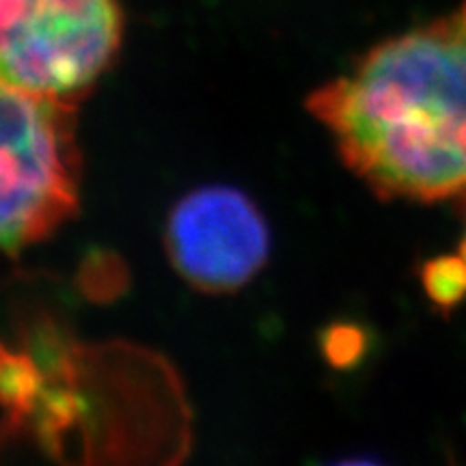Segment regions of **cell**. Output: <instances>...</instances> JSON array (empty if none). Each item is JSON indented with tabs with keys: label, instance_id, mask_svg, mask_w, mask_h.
Masks as SVG:
<instances>
[{
	"label": "cell",
	"instance_id": "1",
	"mask_svg": "<svg viewBox=\"0 0 466 466\" xmlns=\"http://www.w3.org/2000/svg\"><path fill=\"white\" fill-rule=\"evenodd\" d=\"M309 110L339 156L382 199L466 192V0L371 48L319 86Z\"/></svg>",
	"mask_w": 466,
	"mask_h": 466
},
{
	"label": "cell",
	"instance_id": "2",
	"mask_svg": "<svg viewBox=\"0 0 466 466\" xmlns=\"http://www.w3.org/2000/svg\"><path fill=\"white\" fill-rule=\"evenodd\" d=\"M78 179L67 102L0 83V253H17L72 218Z\"/></svg>",
	"mask_w": 466,
	"mask_h": 466
},
{
	"label": "cell",
	"instance_id": "3",
	"mask_svg": "<svg viewBox=\"0 0 466 466\" xmlns=\"http://www.w3.org/2000/svg\"><path fill=\"white\" fill-rule=\"evenodd\" d=\"M121 42L116 0H0V83L63 100L110 66Z\"/></svg>",
	"mask_w": 466,
	"mask_h": 466
},
{
	"label": "cell",
	"instance_id": "4",
	"mask_svg": "<svg viewBox=\"0 0 466 466\" xmlns=\"http://www.w3.org/2000/svg\"><path fill=\"white\" fill-rule=\"evenodd\" d=\"M167 248L186 281L220 294L247 285L264 268L270 233L244 192L209 186L175 206L167 225Z\"/></svg>",
	"mask_w": 466,
	"mask_h": 466
},
{
	"label": "cell",
	"instance_id": "5",
	"mask_svg": "<svg viewBox=\"0 0 466 466\" xmlns=\"http://www.w3.org/2000/svg\"><path fill=\"white\" fill-rule=\"evenodd\" d=\"M42 393L37 363L28 357L0 354V401L17 410H26Z\"/></svg>",
	"mask_w": 466,
	"mask_h": 466
},
{
	"label": "cell",
	"instance_id": "6",
	"mask_svg": "<svg viewBox=\"0 0 466 466\" xmlns=\"http://www.w3.org/2000/svg\"><path fill=\"white\" fill-rule=\"evenodd\" d=\"M421 281L425 294L434 305L451 309L466 296V259L462 255L456 258H436L423 266Z\"/></svg>",
	"mask_w": 466,
	"mask_h": 466
},
{
	"label": "cell",
	"instance_id": "7",
	"mask_svg": "<svg viewBox=\"0 0 466 466\" xmlns=\"http://www.w3.org/2000/svg\"><path fill=\"white\" fill-rule=\"evenodd\" d=\"M324 354L335 367H350L365 352V335L357 326H330L324 335Z\"/></svg>",
	"mask_w": 466,
	"mask_h": 466
},
{
	"label": "cell",
	"instance_id": "8",
	"mask_svg": "<svg viewBox=\"0 0 466 466\" xmlns=\"http://www.w3.org/2000/svg\"><path fill=\"white\" fill-rule=\"evenodd\" d=\"M460 255L466 259V236H464V242H462V248H460Z\"/></svg>",
	"mask_w": 466,
	"mask_h": 466
}]
</instances>
